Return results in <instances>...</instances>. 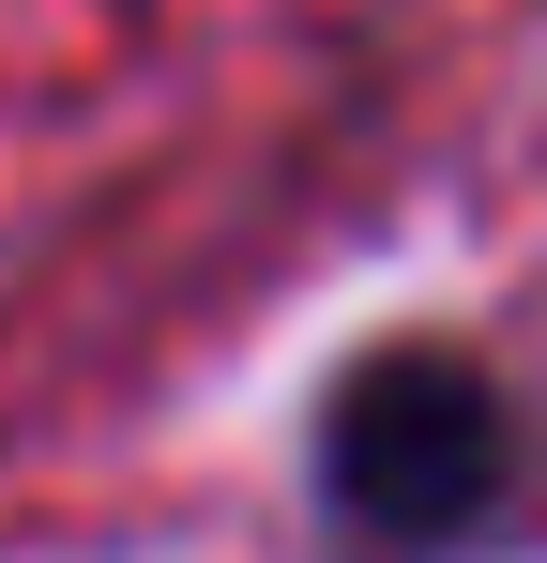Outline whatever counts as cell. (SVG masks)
<instances>
[{
	"mask_svg": "<svg viewBox=\"0 0 547 563\" xmlns=\"http://www.w3.org/2000/svg\"><path fill=\"white\" fill-rule=\"evenodd\" d=\"M502 472H517V427H502L487 366H456V351H380V366H350L335 411H320V487H335V518L380 533V549L471 533V518L502 503Z\"/></svg>",
	"mask_w": 547,
	"mask_h": 563,
	"instance_id": "obj_1",
	"label": "cell"
}]
</instances>
